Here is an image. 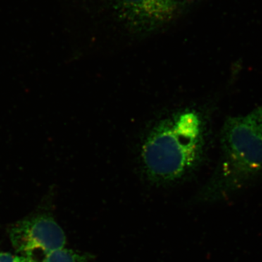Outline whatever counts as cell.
I'll use <instances>...</instances> for the list:
<instances>
[{"label":"cell","mask_w":262,"mask_h":262,"mask_svg":"<svg viewBox=\"0 0 262 262\" xmlns=\"http://www.w3.org/2000/svg\"><path fill=\"white\" fill-rule=\"evenodd\" d=\"M211 113L203 106L179 108L158 117L144 133L138 162L142 178L157 187L192 178L207 158Z\"/></svg>","instance_id":"6da1fadb"},{"label":"cell","mask_w":262,"mask_h":262,"mask_svg":"<svg viewBox=\"0 0 262 262\" xmlns=\"http://www.w3.org/2000/svg\"><path fill=\"white\" fill-rule=\"evenodd\" d=\"M262 174V104L225 119L220 134L214 170L196 196L213 203L233 196Z\"/></svg>","instance_id":"7a4b0ae2"},{"label":"cell","mask_w":262,"mask_h":262,"mask_svg":"<svg viewBox=\"0 0 262 262\" xmlns=\"http://www.w3.org/2000/svg\"><path fill=\"white\" fill-rule=\"evenodd\" d=\"M125 29L136 37H147L166 28L201 0H112Z\"/></svg>","instance_id":"3957f363"},{"label":"cell","mask_w":262,"mask_h":262,"mask_svg":"<svg viewBox=\"0 0 262 262\" xmlns=\"http://www.w3.org/2000/svg\"><path fill=\"white\" fill-rule=\"evenodd\" d=\"M12 246L20 256L34 258L64 248L66 235L56 221L47 214H38L17 222L10 231ZM35 259V258H34Z\"/></svg>","instance_id":"277c9868"},{"label":"cell","mask_w":262,"mask_h":262,"mask_svg":"<svg viewBox=\"0 0 262 262\" xmlns=\"http://www.w3.org/2000/svg\"><path fill=\"white\" fill-rule=\"evenodd\" d=\"M88 254L76 252L68 248L56 250L42 258V262H90Z\"/></svg>","instance_id":"5b68a950"},{"label":"cell","mask_w":262,"mask_h":262,"mask_svg":"<svg viewBox=\"0 0 262 262\" xmlns=\"http://www.w3.org/2000/svg\"><path fill=\"white\" fill-rule=\"evenodd\" d=\"M0 262H18V256L9 253L0 252Z\"/></svg>","instance_id":"8992f818"},{"label":"cell","mask_w":262,"mask_h":262,"mask_svg":"<svg viewBox=\"0 0 262 262\" xmlns=\"http://www.w3.org/2000/svg\"><path fill=\"white\" fill-rule=\"evenodd\" d=\"M18 256V262H38L37 260L27 256Z\"/></svg>","instance_id":"52a82bcc"}]
</instances>
